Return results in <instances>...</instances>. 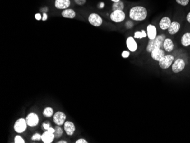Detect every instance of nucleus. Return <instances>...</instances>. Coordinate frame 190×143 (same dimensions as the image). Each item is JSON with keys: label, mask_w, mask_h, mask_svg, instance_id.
<instances>
[{"label": "nucleus", "mask_w": 190, "mask_h": 143, "mask_svg": "<svg viewBox=\"0 0 190 143\" xmlns=\"http://www.w3.org/2000/svg\"><path fill=\"white\" fill-rule=\"evenodd\" d=\"M66 119V116L65 113L61 111H58L53 115V122L57 124V126H61L64 125Z\"/></svg>", "instance_id": "obj_9"}, {"label": "nucleus", "mask_w": 190, "mask_h": 143, "mask_svg": "<svg viewBox=\"0 0 190 143\" xmlns=\"http://www.w3.org/2000/svg\"><path fill=\"white\" fill-rule=\"evenodd\" d=\"M187 21L190 23V12L187 14V17H186Z\"/></svg>", "instance_id": "obj_36"}, {"label": "nucleus", "mask_w": 190, "mask_h": 143, "mask_svg": "<svg viewBox=\"0 0 190 143\" xmlns=\"http://www.w3.org/2000/svg\"><path fill=\"white\" fill-rule=\"evenodd\" d=\"M147 16V12L145 7L137 6L130 9L129 17L132 20L137 21H143Z\"/></svg>", "instance_id": "obj_1"}, {"label": "nucleus", "mask_w": 190, "mask_h": 143, "mask_svg": "<svg viewBox=\"0 0 190 143\" xmlns=\"http://www.w3.org/2000/svg\"><path fill=\"white\" fill-rule=\"evenodd\" d=\"M121 55L124 58H128V57H129L130 53L129 51H123V52L121 54Z\"/></svg>", "instance_id": "obj_29"}, {"label": "nucleus", "mask_w": 190, "mask_h": 143, "mask_svg": "<svg viewBox=\"0 0 190 143\" xmlns=\"http://www.w3.org/2000/svg\"><path fill=\"white\" fill-rule=\"evenodd\" d=\"M110 19L114 22H121L125 19V14L123 10L113 11L110 14Z\"/></svg>", "instance_id": "obj_5"}, {"label": "nucleus", "mask_w": 190, "mask_h": 143, "mask_svg": "<svg viewBox=\"0 0 190 143\" xmlns=\"http://www.w3.org/2000/svg\"><path fill=\"white\" fill-rule=\"evenodd\" d=\"M127 46L128 49L132 52L136 51L137 49V43L133 37H129L127 38Z\"/></svg>", "instance_id": "obj_15"}, {"label": "nucleus", "mask_w": 190, "mask_h": 143, "mask_svg": "<svg viewBox=\"0 0 190 143\" xmlns=\"http://www.w3.org/2000/svg\"><path fill=\"white\" fill-rule=\"evenodd\" d=\"M53 133H51L48 131L44 132L41 136V140L44 143H51L55 139Z\"/></svg>", "instance_id": "obj_13"}, {"label": "nucleus", "mask_w": 190, "mask_h": 143, "mask_svg": "<svg viewBox=\"0 0 190 143\" xmlns=\"http://www.w3.org/2000/svg\"><path fill=\"white\" fill-rule=\"evenodd\" d=\"M74 1L77 5L80 6L83 5L86 2V0H74Z\"/></svg>", "instance_id": "obj_28"}, {"label": "nucleus", "mask_w": 190, "mask_h": 143, "mask_svg": "<svg viewBox=\"0 0 190 143\" xmlns=\"http://www.w3.org/2000/svg\"><path fill=\"white\" fill-rule=\"evenodd\" d=\"M147 34L145 30H142L141 31H137L134 33V38H138V39H141V38H145L146 37Z\"/></svg>", "instance_id": "obj_24"}, {"label": "nucleus", "mask_w": 190, "mask_h": 143, "mask_svg": "<svg viewBox=\"0 0 190 143\" xmlns=\"http://www.w3.org/2000/svg\"><path fill=\"white\" fill-rule=\"evenodd\" d=\"M41 136L42 135H40L39 133H36L34 134L33 136L31 137V140L33 141H39L41 140Z\"/></svg>", "instance_id": "obj_26"}, {"label": "nucleus", "mask_w": 190, "mask_h": 143, "mask_svg": "<svg viewBox=\"0 0 190 143\" xmlns=\"http://www.w3.org/2000/svg\"><path fill=\"white\" fill-rule=\"evenodd\" d=\"M27 124L30 127H35L39 123V117L35 113H30L26 117Z\"/></svg>", "instance_id": "obj_6"}, {"label": "nucleus", "mask_w": 190, "mask_h": 143, "mask_svg": "<svg viewBox=\"0 0 190 143\" xmlns=\"http://www.w3.org/2000/svg\"><path fill=\"white\" fill-rule=\"evenodd\" d=\"M112 1L114 2H118V1H120V0H111Z\"/></svg>", "instance_id": "obj_38"}, {"label": "nucleus", "mask_w": 190, "mask_h": 143, "mask_svg": "<svg viewBox=\"0 0 190 143\" xmlns=\"http://www.w3.org/2000/svg\"><path fill=\"white\" fill-rule=\"evenodd\" d=\"M49 132H50L51 133H54L55 132V128H53L52 127H50L49 130H47Z\"/></svg>", "instance_id": "obj_35"}, {"label": "nucleus", "mask_w": 190, "mask_h": 143, "mask_svg": "<svg viewBox=\"0 0 190 143\" xmlns=\"http://www.w3.org/2000/svg\"><path fill=\"white\" fill-rule=\"evenodd\" d=\"M174 43L173 41L170 38H166L164 41L163 47L167 52H171L174 49Z\"/></svg>", "instance_id": "obj_18"}, {"label": "nucleus", "mask_w": 190, "mask_h": 143, "mask_svg": "<svg viewBox=\"0 0 190 143\" xmlns=\"http://www.w3.org/2000/svg\"><path fill=\"white\" fill-rule=\"evenodd\" d=\"M177 3L182 6H186L189 3L190 0H176Z\"/></svg>", "instance_id": "obj_27"}, {"label": "nucleus", "mask_w": 190, "mask_h": 143, "mask_svg": "<svg viewBox=\"0 0 190 143\" xmlns=\"http://www.w3.org/2000/svg\"><path fill=\"white\" fill-rule=\"evenodd\" d=\"M76 143H87V141L84 139H79L76 141Z\"/></svg>", "instance_id": "obj_31"}, {"label": "nucleus", "mask_w": 190, "mask_h": 143, "mask_svg": "<svg viewBox=\"0 0 190 143\" xmlns=\"http://www.w3.org/2000/svg\"><path fill=\"white\" fill-rule=\"evenodd\" d=\"M64 130L67 135L72 136L75 131V126L72 122L66 121L64 123Z\"/></svg>", "instance_id": "obj_11"}, {"label": "nucleus", "mask_w": 190, "mask_h": 143, "mask_svg": "<svg viewBox=\"0 0 190 143\" xmlns=\"http://www.w3.org/2000/svg\"><path fill=\"white\" fill-rule=\"evenodd\" d=\"M166 36L164 34H161L157 36L153 40H149L147 46V52L151 53L154 49L156 48H161L163 46V44Z\"/></svg>", "instance_id": "obj_2"}, {"label": "nucleus", "mask_w": 190, "mask_h": 143, "mask_svg": "<svg viewBox=\"0 0 190 143\" xmlns=\"http://www.w3.org/2000/svg\"><path fill=\"white\" fill-rule=\"evenodd\" d=\"M50 127V123H43V128L44 130H48Z\"/></svg>", "instance_id": "obj_30"}, {"label": "nucleus", "mask_w": 190, "mask_h": 143, "mask_svg": "<svg viewBox=\"0 0 190 143\" xmlns=\"http://www.w3.org/2000/svg\"><path fill=\"white\" fill-rule=\"evenodd\" d=\"M181 43L184 47L189 46L190 45V33L184 34L181 38Z\"/></svg>", "instance_id": "obj_20"}, {"label": "nucleus", "mask_w": 190, "mask_h": 143, "mask_svg": "<svg viewBox=\"0 0 190 143\" xmlns=\"http://www.w3.org/2000/svg\"><path fill=\"white\" fill-rule=\"evenodd\" d=\"M63 131L62 128L59 126L55 127V132L53 133L55 138H59L62 136Z\"/></svg>", "instance_id": "obj_23"}, {"label": "nucleus", "mask_w": 190, "mask_h": 143, "mask_svg": "<svg viewBox=\"0 0 190 143\" xmlns=\"http://www.w3.org/2000/svg\"><path fill=\"white\" fill-rule=\"evenodd\" d=\"M47 14L45 13H44V14H43V18H42V20L44 21L47 20Z\"/></svg>", "instance_id": "obj_34"}, {"label": "nucleus", "mask_w": 190, "mask_h": 143, "mask_svg": "<svg viewBox=\"0 0 190 143\" xmlns=\"http://www.w3.org/2000/svg\"><path fill=\"white\" fill-rule=\"evenodd\" d=\"M171 21L170 18L167 17H165L161 19L160 22V29L162 30H167L170 26Z\"/></svg>", "instance_id": "obj_17"}, {"label": "nucleus", "mask_w": 190, "mask_h": 143, "mask_svg": "<svg viewBox=\"0 0 190 143\" xmlns=\"http://www.w3.org/2000/svg\"><path fill=\"white\" fill-rule=\"evenodd\" d=\"M174 60V57L171 55H165L160 61L159 65L163 69H167L169 68Z\"/></svg>", "instance_id": "obj_4"}, {"label": "nucleus", "mask_w": 190, "mask_h": 143, "mask_svg": "<svg viewBox=\"0 0 190 143\" xmlns=\"http://www.w3.org/2000/svg\"><path fill=\"white\" fill-rule=\"evenodd\" d=\"M126 25H127V28H130V27H132V26H133V23H132V22H130V21H128V22H127Z\"/></svg>", "instance_id": "obj_33"}, {"label": "nucleus", "mask_w": 190, "mask_h": 143, "mask_svg": "<svg viewBox=\"0 0 190 143\" xmlns=\"http://www.w3.org/2000/svg\"><path fill=\"white\" fill-rule=\"evenodd\" d=\"M35 19L38 21H39L41 20V18H42V17H41V15H40L39 13H37L35 15Z\"/></svg>", "instance_id": "obj_32"}, {"label": "nucleus", "mask_w": 190, "mask_h": 143, "mask_svg": "<svg viewBox=\"0 0 190 143\" xmlns=\"http://www.w3.org/2000/svg\"><path fill=\"white\" fill-rule=\"evenodd\" d=\"M104 6V4L103 3H102L101 4V7H103Z\"/></svg>", "instance_id": "obj_39"}, {"label": "nucleus", "mask_w": 190, "mask_h": 143, "mask_svg": "<svg viewBox=\"0 0 190 143\" xmlns=\"http://www.w3.org/2000/svg\"><path fill=\"white\" fill-rule=\"evenodd\" d=\"M151 56L154 60H160L165 56V52L161 48H156L151 52Z\"/></svg>", "instance_id": "obj_10"}, {"label": "nucleus", "mask_w": 190, "mask_h": 143, "mask_svg": "<svg viewBox=\"0 0 190 143\" xmlns=\"http://www.w3.org/2000/svg\"><path fill=\"white\" fill-rule=\"evenodd\" d=\"M27 126H28L27 124L26 119L24 118H20L16 120L14 123V130L17 133H22L26 130Z\"/></svg>", "instance_id": "obj_3"}, {"label": "nucleus", "mask_w": 190, "mask_h": 143, "mask_svg": "<svg viewBox=\"0 0 190 143\" xmlns=\"http://www.w3.org/2000/svg\"><path fill=\"white\" fill-rule=\"evenodd\" d=\"M157 28L153 25H149L147 27V35L149 40H153L157 36Z\"/></svg>", "instance_id": "obj_14"}, {"label": "nucleus", "mask_w": 190, "mask_h": 143, "mask_svg": "<svg viewBox=\"0 0 190 143\" xmlns=\"http://www.w3.org/2000/svg\"><path fill=\"white\" fill-rule=\"evenodd\" d=\"M70 3V0H55V7L58 9L64 10L69 7Z\"/></svg>", "instance_id": "obj_12"}, {"label": "nucleus", "mask_w": 190, "mask_h": 143, "mask_svg": "<svg viewBox=\"0 0 190 143\" xmlns=\"http://www.w3.org/2000/svg\"><path fill=\"white\" fill-rule=\"evenodd\" d=\"M62 16L64 18L72 19L75 17L76 13L75 11L71 9H66L62 11Z\"/></svg>", "instance_id": "obj_19"}, {"label": "nucleus", "mask_w": 190, "mask_h": 143, "mask_svg": "<svg viewBox=\"0 0 190 143\" xmlns=\"http://www.w3.org/2000/svg\"><path fill=\"white\" fill-rule=\"evenodd\" d=\"M186 63L182 59H177L172 65V71L174 73H178L183 70Z\"/></svg>", "instance_id": "obj_8"}, {"label": "nucleus", "mask_w": 190, "mask_h": 143, "mask_svg": "<svg viewBox=\"0 0 190 143\" xmlns=\"http://www.w3.org/2000/svg\"><path fill=\"white\" fill-rule=\"evenodd\" d=\"M53 110L51 107H46L45 108L43 111V115L44 117H50L53 115Z\"/></svg>", "instance_id": "obj_22"}, {"label": "nucleus", "mask_w": 190, "mask_h": 143, "mask_svg": "<svg viewBox=\"0 0 190 143\" xmlns=\"http://www.w3.org/2000/svg\"><path fill=\"white\" fill-rule=\"evenodd\" d=\"M14 143H25V140L20 135H17L14 138Z\"/></svg>", "instance_id": "obj_25"}, {"label": "nucleus", "mask_w": 190, "mask_h": 143, "mask_svg": "<svg viewBox=\"0 0 190 143\" xmlns=\"http://www.w3.org/2000/svg\"><path fill=\"white\" fill-rule=\"evenodd\" d=\"M180 28V23L178 22H173L171 23L170 26L168 28V31L170 34L174 35L179 31Z\"/></svg>", "instance_id": "obj_16"}, {"label": "nucleus", "mask_w": 190, "mask_h": 143, "mask_svg": "<svg viewBox=\"0 0 190 143\" xmlns=\"http://www.w3.org/2000/svg\"><path fill=\"white\" fill-rule=\"evenodd\" d=\"M89 22L94 26H100L103 23V19L99 14L96 13L90 14L88 17Z\"/></svg>", "instance_id": "obj_7"}, {"label": "nucleus", "mask_w": 190, "mask_h": 143, "mask_svg": "<svg viewBox=\"0 0 190 143\" xmlns=\"http://www.w3.org/2000/svg\"><path fill=\"white\" fill-rule=\"evenodd\" d=\"M124 9V4L122 1H118L114 2L112 5V10L113 11L116 10H123Z\"/></svg>", "instance_id": "obj_21"}, {"label": "nucleus", "mask_w": 190, "mask_h": 143, "mask_svg": "<svg viewBox=\"0 0 190 143\" xmlns=\"http://www.w3.org/2000/svg\"><path fill=\"white\" fill-rule=\"evenodd\" d=\"M58 143H67V142L66 141H64V140H60V141H59Z\"/></svg>", "instance_id": "obj_37"}]
</instances>
